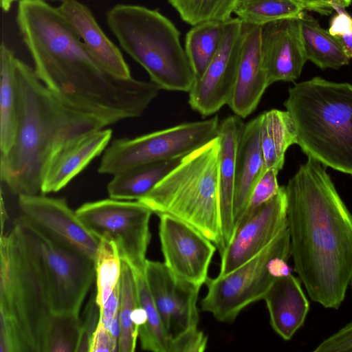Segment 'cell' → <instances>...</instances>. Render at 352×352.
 Returning a JSON list of instances; mask_svg holds the SVG:
<instances>
[{"mask_svg":"<svg viewBox=\"0 0 352 352\" xmlns=\"http://www.w3.org/2000/svg\"><path fill=\"white\" fill-rule=\"evenodd\" d=\"M16 21L40 80L61 102L108 126L140 117L161 90L151 81L107 73L58 8L45 0H19Z\"/></svg>","mask_w":352,"mask_h":352,"instance_id":"obj_1","label":"cell"},{"mask_svg":"<svg viewBox=\"0 0 352 352\" xmlns=\"http://www.w3.org/2000/svg\"><path fill=\"white\" fill-rule=\"evenodd\" d=\"M285 189L294 270L312 300L338 309L352 281V214L311 157Z\"/></svg>","mask_w":352,"mask_h":352,"instance_id":"obj_2","label":"cell"},{"mask_svg":"<svg viewBox=\"0 0 352 352\" xmlns=\"http://www.w3.org/2000/svg\"><path fill=\"white\" fill-rule=\"evenodd\" d=\"M15 79L17 133L10 151L1 154V179L14 195H34L41 192L46 167L63 146L108 124L61 102L34 69L16 57Z\"/></svg>","mask_w":352,"mask_h":352,"instance_id":"obj_3","label":"cell"},{"mask_svg":"<svg viewBox=\"0 0 352 352\" xmlns=\"http://www.w3.org/2000/svg\"><path fill=\"white\" fill-rule=\"evenodd\" d=\"M284 105L303 153L352 175V85L314 77L289 88Z\"/></svg>","mask_w":352,"mask_h":352,"instance_id":"obj_4","label":"cell"},{"mask_svg":"<svg viewBox=\"0 0 352 352\" xmlns=\"http://www.w3.org/2000/svg\"><path fill=\"white\" fill-rule=\"evenodd\" d=\"M219 135L184 156L138 201L157 216L168 214L195 228L222 250Z\"/></svg>","mask_w":352,"mask_h":352,"instance_id":"obj_5","label":"cell"},{"mask_svg":"<svg viewBox=\"0 0 352 352\" xmlns=\"http://www.w3.org/2000/svg\"><path fill=\"white\" fill-rule=\"evenodd\" d=\"M122 49L148 74L161 89L188 92L195 80L176 26L157 10L116 4L106 15Z\"/></svg>","mask_w":352,"mask_h":352,"instance_id":"obj_6","label":"cell"},{"mask_svg":"<svg viewBox=\"0 0 352 352\" xmlns=\"http://www.w3.org/2000/svg\"><path fill=\"white\" fill-rule=\"evenodd\" d=\"M52 314L79 316L96 279V261L42 234L19 216L12 228Z\"/></svg>","mask_w":352,"mask_h":352,"instance_id":"obj_7","label":"cell"},{"mask_svg":"<svg viewBox=\"0 0 352 352\" xmlns=\"http://www.w3.org/2000/svg\"><path fill=\"white\" fill-rule=\"evenodd\" d=\"M0 318L15 330L22 352H45L53 314L10 230L0 240Z\"/></svg>","mask_w":352,"mask_h":352,"instance_id":"obj_8","label":"cell"},{"mask_svg":"<svg viewBox=\"0 0 352 352\" xmlns=\"http://www.w3.org/2000/svg\"><path fill=\"white\" fill-rule=\"evenodd\" d=\"M219 125L216 116L134 138L116 139L104 150L98 171L114 175L133 167L183 157L218 137Z\"/></svg>","mask_w":352,"mask_h":352,"instance_id":"obj_9","label":"cell"},{"mask_svg":"<svg viewBox=\"0 0 352 352\" xmlns=\"http://www.w3.org/2000/svg\"><path fill=\"white\" fill-rule=\"evenodd\" d=\"M76 213L99 241L112 243L121 261L136 272H144L151 240L153 212L139 201L112 198L87 202Z\"/></svg>","mask_w":352,"mask_h":352,"instance_id":"obj_10","label":"cell"},{"mask_svg":"<svg viewBox=\"0 0 352 352\" xmlns=\"http://www.w3.org/2000/svg\"><path fill=\"white\" fill-rule=\"evenodd\" d=\"M277 255L291 256L287 227L260 253L232 272L208 277L205 283L207 293L201 300V310L219 322L234 321L249 305L263 299L276 279L270 274L267 265Z\"/></svg>","mask_w":352,"mask_h":352,"instance_id":"obj_11","label":"cell"},{"mask_svg":"<svg viewBox=\"0 0 352 352\" xmlns=\"http://www.w3.org/2000/svg\"><path fill=\"white\" fill-rule=\"evenodd\" d=\"M243 23L237 17L223 22L221 45L209 65L188 93L190 107L208 117L228 104L235 85Z\"/></svg>","mask_w":352,"mask_h":352,"instance_id":"obj_12","label":"cell"},{"mask_svg":"<svg viewBox=\"0 0 352 352\" xmlns=\"http://www.w3.org/2000/svg\"><path fill=\"white\" fill-rule=\"evenodd\" d=\"M158 217L164 263L175 280L201 287L217 246L190 224L168 214Z\"/></svg>","mask_w":352,"mask_h":352,"instance_id":"obj_13","label":"cell"},{"mask_svg":"<svg viewBox=\"0 0 352 352\" xmlns=\"http://www.w3.org/2000/svg\"><path fill=\"white\" fill-rule=\"evenodd\" d=\"M287 227V197L284 186L261 206L244 215L221 254L218 276L228 274L270 244Z\"/></svg>","mask_w":352,"mask_h":352,"instance_id":"obj_14","label":"cell"},{"mask_svg":"<svg viewBox=\"0 0 352 352\" xmlns=\"http://www.w3.org/2000/svg\"><path fill=\"white\" fill-rule=\"evenodd\" d=\"M19 217L50 239L96 261L100 243L63 198L42 195L18 196Z\"/></svg>","mask_w":352,"mask_h":352,"instance_id":"obj_15","label":"cell"},{"mask_svg":"<svg viewBox=\"0 0 352 352\" xmlns=\"http://www.w3.org/2000/svg\"><path fill=\"white\" fill-rule=\"evenodd\" d=\"M261 51L270 85L298 79L307 60L299 18L282 19L262 26Z\"/></svg>","mask_w":352,"mask_h":352,"instance_id":"obj_16","label":"cell"},{"mask_svg":"<svg viewBox=\"0 0 352 352\" xmlns=\"http://www.w3.org/2000/svg\"><path fill=\"white\" fill-rule=\"evenodd\" d=\"M261 27L243 23L236 79L227 105L241 118L258 107L270 86L261 51Z\"/></svg>","mask_w":352,"mask_h":352,"instance_id":"obj_17","label":"cell"},{"mask_svg":"<svg viewBox=\"0 0 352 352\" xmlns=\"http://www.w3.org/2000/svg\"><path fill=\"white\" fill-rule=\"evenodd\" d=\"M112 130L103 128L80 136L63 146L44 172L41 192H56L65 188L109 145Z\"/></svg>","mask_w":352,"mask_h":352,"instance_id":"obj_18","label":"cell"},{"mask_svg":"<svg viewBox=\"0 0 352 352\" xmlns=\"http://www.w3.org/2000/svg\"><path fill=\"white\" fill-rule=\"evenodd\" d=\"M57 8L107 73L120 79L132 78L120 50L102 30L89 7L78 0H62Z\"/></svg>","mask_w":352,"mask_h":352,"instance_id":"obj_19","label":"cell"},{"mask_svg":"<svg viewBox=\"0 0 352 352\" xmlns=\"http://www.w3.org/2000/svg\"><path fill=\"white\" fill-rule=\"evenodd\" d=\"M245 124L235 115L220 123V159L219 168V195L223 248L230 241L235 229L234 200L236 179V160L239 140ZM220 252V253H221Z\"/></svg>","mask_w":352,"mask_h":352,"instance_id":"obj_20","label":"cell"},{"mask_svg":"<svg viewBox=\"0 0 352 352\" xmlns=\"http://www.w3.org/2000/svg\"><path fill=\"white\" fill-rule=\"evenodd\" d=\"M270 324L285 340H289L303 325L309 309L300 283L292 274L276 278L263 299Z\"/></svg>","mask_w":352,"mask_h":352,"instance_id":"obj_21","label":"cell"},{"mask_svg":"<svg viewBox=\"0 0 352 352\" xmlns=\"http://www.w3.org/2000/svg\"><path fill=\"white\" fill-rule=\"evenodd\" d=\"M261 121L259 114L245 124L238 146L234 200L235 227L246 209L256 183L265 170L261 144Z\"/></svg>","mask_w":352,"mask_h":352,"instance_id":"obj_22","label":"cell"},{"mask_svg":"<svg viewBox=\"0 0 352 352\" xmlns=\"http://www.w3.org/2000/svg\"><path fill=\"white\" fill-rule=\"evenodd\" d=\"M183 157L133 167L113 175L107 187L109 197L138 201L175 168Z\"/></svg>","mask_w":352,"mask_h":352,"instance_id":"obj_23","label":"cell"},{"mask_svg":"<svg viewBox=\"0 0 352 352\" xmlns=\"http://www.w3.org/2000/svg\"><path fill=\"white\" fill-rule=\"evenodd\" d=\"M261 116V144L265 168L279 172L283 167L287 148L296 144L294 126L286 110L274 109Z\"/></svg>","mask_w":352,"mask_h":352,"instance_id":"obj_24","label":"cell"},{"mask_svg":"<svg viewBox=\"0 0 352 352\" xmlns=\"http://www.w3.org/2000/svg\"><path fill=\"white\" fill-rule=\"evenodd\" d=\"M299 22L307 60L322 69H337L349 63L340 41L323 29L316 19L304 12Z\"/></svg>","mask_w":352,"mask_h":352,"instance_id":"obj_25","label":"cell"},{"mask_svg":"<svg viewBox=\"0 0 352 352\" xmlns=\"http://www.w3.org/2000/svg\"><path fill=\"white\" fill-rule=\"evenodd\" d=\"M0 149L7 153L14 143L18 128V103L14 52L1 45Z\"/></svg>","mask_w":352,"mask_h":352,"instance_id":"obj_26","label":"cell"},{"mask_svg":"<svg viewBox=\"0 0 352 352\" xmlns=\"http://www.w3.org/2000/svg\"><path fill=\"white\" fill-rule=\"evenodd\" d=\"M223 35V22L193 25L186 36L185 51L195 78L200 77L217 54Z\"/></svg>","mask_w":352,"mask_h":352,"instance_id":"obj_27","label":"cell"},{"mask_svg":"<svg viewBox=\"0 0 352 352\" xmlns=\"http://www.w3.org/2000/svg\"><path fill=\"white\" fill-rule=\"evenodd\" d=\"M304 10L296 0H236L233 13L243 23L262 27L282 19H298Z\"/></svg>","mask_w":352,"mask_h":352,"instance_id":"obj_28","label":"cell"},{"mask_svg":"<svg viewBox=\"0 0 352 352\" xmlns=\"http://www.w3.org/2000/svg\"><path fill=\"white\" fill-rule=\"evenodd\" d=\"M134 273L140 304L146 314V322L138 329L141 348L153 352H168L172 337L166 331L152 299L144 272Z\"/></svg>","mask_w":352,"mask_h":352,"instance_id":"obj_29","label":"cell"},{"mask_svg":"<svg viewBox=\"0 0 352 352\" xmlns=\"http://www.w3.org/2000/svg\"><path fill=\"white\" fill-rule=\"evenodd\" d=\"M120 287V336L118 351L133 352L136 347L138 327L133 323L132 315L135 309L140 305V301L135 273L131 267L122 261Z\"/></svg>","mask_w":352,"mask_h":352,"instance_id":"obj_30","label":"cell"},{"mask_svg":"<svg viewBox=\"0 0 352 352\" xmlns=\"http://www.w3.org/2000/svg\"><path fill=\"white\" fill-rule=\"evenodd\" d=\"M144 274L152 299L166 331L171 336V318L175 294V278L164 263L148 259Z\"/></svg>","mask_w":352,"mask_h":352,"instance_id":"obj_31","label":"cell"},{"mask_svg":"<svg viewBox=\"0 0 352 352\" xmlns=\"http://www.w3.org/2000/svg\"><path fill=\"white\" fill-rule=\"evenodd\" d=\"M182 19L192 26L231 18L236 0H168Z\"/></svg>","mask_w":352,"mask_h":352,"instance_id":"obj_32","label":"cell"},{"mask_svg":"<svg viewBox=\"0 0 352 352\" xmlns=\"http://www.w3.org/2000/svg\"><path fill=\"white\" fill-rule=\"evenodd\" d=\"M95 261L96 300L100 308L120 283L121 259L112 243L100 241Z\"/></svg>","mask_w":352,"mask_h":352,"instance_id":"obj_33","label":"cell"},{"mask_svg":"<svg viewBox=\"0 0 352 352\" xmlns=\"http://www.w3.org/2000/svg\"><path fill=\"white\" fill-rule=\"evenodd\" d=\"M175 294L171 318V336L197 327V300L201 286L175 280Z\"/></svg>","mask_w":352,"mask_h":352,"instance_id":"obj_34","label":"cell"},{"mask_svg":"<svg viewBox=\"0 0 352 352\" xmlns=\"http://www.w3.org/2000/svg\"><path fill=\"white\" fill-rule=\"evenodd\" d=\"M81 334L79 316L54 315L46 336L45 352H76Z\"/></svg>","mask_w":352,"mask_h":352,"instance_id":"obj_35","label":"cell"},{"mask_svg":"<svg viewBox=\"0 0 352 352\" xmlns=\"http://www.w3.org/2000/svg\"><path fill=\"white\" fill-rule=\"evenodd\" d=\"M278 171L273 168H268L264 171L251 194L248 206L241 218L261 206L278 193L280 187L278 184Z\"/></svg>","mask_w":352,"mask_h":352,"instance_id":"obj_36","label":"cell"},{"mask_svg":"<svg viewBox=\"0 0 352 352\" xmlns=\"http://www.w3.org/2000/svg\"><path fill=\"white\" fill-rule=\"evenodd\" d=\"M207 343V336L195 327L172 337L168 352H203Z\"/></svg>","mask_w":352,"mask_h":352,"instance_id":"obj_37","label":"cell"},{"mask_svg":"<svg viewBox=\"0 0 352 352\" xmlns=\"http://www.w3.org/2000/svg\"><path fill=\"white\" fill-rule=\"evenodd\" d=\"M100 318V308L96 300V294L92 295L87 304L81 321V338L78 348L79 351H89L90 342Z\"/></svg>","mask_w":352,"mask_h":352,"instance_id":"obj_38","label":"cell"},{"mask_svg":"<svg viewBox=\"0 0 352 352\" xmlns=\"http://www.w3.org/2000/svg\"><path fill=\"white\" fill-rule=\"evenodd\" d=\"M315 352H352V320L321 342Z\"/></svg>","mask_w":352,"mask_h":352,"instance_id":"obj_39","label":"cell"},{"mask_svg":"<svg viewBox=\"0 0 352 352\" xmlns=\"http://www.w3.org/2000/svg\"><path fill=\"white\" fill-rule=\"evenodd\" d=\"M98 351H118V344L100 321L92 336L89 346V352Z\"/></svg>","mask_w":352,"mask_h":352,"instance_id":"obj_40","label":"cell"},{"mask_svg":"<svg viewBox=\"0 0 352 352\" xmlns=\"http://www.w3.org/2000/svg\"><path fill=\"white\" fill-rule=\"evenodd\" d=\"M305 10L313 11L322 15H329L335 6L345 8L352 0H296Z\"/></svg>","mask_w":352,"mask_h":352,"instance_id":"obj_41","label":"cell"},{"mask_svg":"<svg viewBox=\"0 0 352 352\" xmlns=\"http://www.w3.org/2000/svg\"><path fill=\"white\" fill-rule=\"evenodd\" d=\"M120 298V283L115 287L109 298L100 307V321L109 329L119 311Z\"/></svg>","mask_w":352,"mask_h":352,"instance_id":"obj_42","label":"cell"},{"mask_svg":"<svg viewBox=\"0 0 352 352\" xmlns=\"http://www.w3.org/2000/svg\"><path fill=\"white\" fill-rule=\"evenodd\" d=\"M341 42L346 56L352 58V30L337 37Z\"/></svg>","mask_w":352,"mask_h":352,"instance_id":"obj_43","label":"cell"},{"mask_svg":"<svg viewBox=\"0 0 352 352\" xmlns=\"http://www.w3.org/2000/svg\"><path fill=\"white\" fill-rule=\"evenodd\" d=\"M18 0H1L2 10L7 12L10 10L12 5Z\"/></svg>","mask_w":352,"mask_h":352,"instance_id":"obj_44","label":"cell"},{"mask_svg":"<svg viewBox=\"0 0 352 352\" xmlns=\"http://www.w3.org/2000/svg\"><path fill=\"white\" fill-rule=\"evenodd\" d=\"M45 1H61L62 0H45Z\"/></svg>","mask_w":352,"mask_h":352,"instance_id":"obj_45","label":"cell"},{"mask_svg":"<svg viewBox=\"0 0 352 352\" xmlns=\"http://www.w3.org/2000/svg\"><path fill=\"white\" fill-rule=\"evenodd\" d=\"M351 285H352V281H351Z\"/></svg>","mask_w":352,"mask_h":352,"instance_id":"obj_46","label":"cell"}]
</instances>
